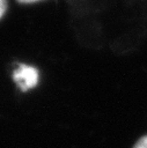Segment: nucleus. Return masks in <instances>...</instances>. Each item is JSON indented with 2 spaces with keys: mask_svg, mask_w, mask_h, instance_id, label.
<instances>
[{
  "mask_svg": "<svg viewBox=\"0 0 147 148\" xmlns=\"http://www.w3.org/2000/svg\"><path fill=\"white\" fill-rule=\"evenodd\" d=\"M13 79L22 91L36 87L38 82V71L28 65H20L13 73Z\"/></svg>",
  "mask_w": 147,
  "mask_h": 148,
  "instance_id": "1",
  "label": "nucleus"
},
{
  "mask_svg": "<svg viewBox=\"0 0 147 148\" xmlns=\"http://www.w3.org/2000/svg\"><path fill=\"white\" fill-rule=\"evenodd\" d=\"M133 148H147V136H142L141 139H139Z\"/></svg>",
  "mask_w": 147,
  "mask_h": 148,
  "instance_id": "2",
  "label": "nucleus"
},
{
  "mask_svg": "<svg viewBox=\"0 0 147 148\" xmlns=\"http://www.w3.org/2000/svg\"><path fill=\"white\" fill-rule=\"evenodd\" d=\"M19 2L21 3H31V2H36V1H39V0H17Z\"/></svg>",
  "mask_w": 147,
  "mask_h": 148,
  "instance_id": "4",
  "label": "nucleus"
},
{
  "mask_svg": "<svg viewBox=\"0 0 147 148\" xmlns=\"http://www.w3.org/2000/svg\"><path fill=\"white\" fill-rule=\"evenodd\" d=\"M6 8H7V0H0V18L5 14Z\"/></svg>",
  "mask_w": 147,
  "mask_h": 148,
  "instance_id": "3",
  "label": "nucleus"
}]
</instances>
